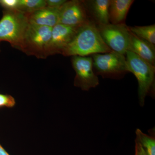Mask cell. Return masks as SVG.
I'll list each match as a JSON object with an SVG mask.
<instances>
[{
  "instance_id": "20",
  "label": "cell",
  "mask_w": 155,
  "mask_h": 155,
  "mask_svg": "<svg viewBox=\"0 0 155 155\" xmlns=\"http://www.w3.org/2000/svg\"><path fill=\"white\" fill-rule=\"evenodd\" d=\"M135 155H147L138 141L135 140Z\"/></svg>"
},
{
  "instance_id": "1",
  "label": "cell",
  "mask_w": 155,
  "mask_h": 155,
  "mask_svg": "<svg viewBox=\"0 0 155 155\" xmlns=\"http://www.w3.org/2000/svg\"><path fill=\"white\" fill-rule=\"evenodd\" d=\"M111 51L101 37L96 25L89 20L80 26L61 54L66 57H85Z\"/></svg>"
},
{
  "instance_id": "4",
  "label": "cell",
  "mask_w": 155,
  "mask_h": 155,
  "mask_svg": "<svg viewBox=\"0 0 155 155\" xmlns=\"http://www.w3.org/2000/svg\"><path fill=\"white\" fill-rule=\"evenodd\" d=\"M94 71L105 78L119 79L128 72L125 55L116 52L91 55Z\"/></svg>"
},
{
  "instance_id": "3",
  "label": "cell",
  "mask_w": 155,
  "mask_h": 155,
  "mask_svg": "<svg viewBox=\"0 0 155 155\" xmlns=\"http://www.w3.org/2000/svg\"><path fill=\"white\" fill-rule=\"evenodd\" d=\"M28 23L27 14L18 10H5L0 20V41L8 42L13 47L22 51Z\"/></svg>"
},
{
  "instance_id": "8",
  "label": "cell",
  "mask_w": 155,
  "mask_h": 155,
  "mask_svg": "<svg viewBox=\"0 0 155 155\" xmlns=\"http://www.w3.org/2000/svg\"><path fill=\"white\" fill-rule=\"evenodd\" d=\"M89 21L83 1H67L59 9L58 24L79 26Z\"/></svg>"
},
{
  "instance_id": "21",
  "label": "cell",
  "mask_w": 155,
  "mask_h": 155,
  "mask_svg": "<svg viewBox=\"0 0 155 155\" xmlns=\"http://www.w3.org/2000/svg\"><path fill=\"white\" fill-rule=\"evenodd\" d=\"M0 155H10L0 144Z\"/></svg>"
},
{
  "instance_id": "13",
  "label": "cell",
  "mask_w": 155,
  "mask_h": 155,
  "mask_svg": "<svg viewBox=\"0 0 155 155\" xmlns=\"http://www.w3.org/2000/svg\"><path fill=\"white\" fill-rule=\"evenodd\" d=\"M133 0H110L109 8V22L112 24H125L128 11Z\"/></svg>"
},
{
  "instance_id": "10",
  "label": "cell",
  "mask_w": 155,
  "mask_h": 155,
  "mask_svg": "<svg viewBox=\"0 0 155 155\" xmlns=\"http://www.w3.org/2000/svg\"><path fill=\"white\" fill-rule=\"evenodd\" d=\"M110 0H86L84 4L88 19L96 25L110 23L109 8Z\"/></svg>"
},
{
  "instance_id": "17",
  "label": "cell",
  "mask_w": 155,
  "mask_h": 155,
  "mask_svg": "<svg viewBox=\"0 0 155 155\" xmlns=\"http://www.w3.org/2000/svg\"><path fill=\"white\" fill-rule=\"evenodd\" d=\"M19 0H0V6L6 11L18 10Z\"/></svg>"
},
{
  "instance_id": "2",
  "label": "cell",
  "mask_w": 155,
  "mask_h": 155,
  "mask_svg": "<svg viewBox=\"0 0 155 155\" xmlns=\"http://www.w3.org/2000/svg\"><path fill=\"white\" fill-rule=\"evenodd\" d=\"M125 56L128 72L133 73L138 81L139 101L143 107L147 96H154L155 67L130 51Z\"/></svg>"
},
{
  "instance_id": "9",
  "label": "cell",
  "mask_w": 155,
  "mask_h": 155,
  "mask_svg": "<svg viewBox=\"0 0 155 155\" xmlns=\"http://www.w3.org/2000/svg\"><path fill=\"white\" fill-rule=\"evenodd\" d=\"M80 26H70L58 24L53 27L48 49V56L61 54L72 40Z\"/></svg>"
},
{
  "instance_id": "15",
  "label": "cell",
  "mask_w": 155,
  "mask_h": 155,
  "mask_svg": "<svg viewBox=\"0 0 155 155\" xmlns=\"http://www.w3.org/2000/svg\"><path fill=\"white\" fill-rule=\"evenodd\" d=\"M130 32L140 38L155 44V25L147 26H128Z\"/></svg>"
},
{
  "instance_id": "14",
  "label": "cell",
  "mask_w": 155,
  "mask_h": 155,
  "mask_svg": "<svg viewBox=\"0 0 155 155\" xmlns=\"http://www.w3.org/2000/svg\"><path fill=\"white\" fill-rule=\"evenodd\" d=\"M150 134H147L143 133L140 129L136 130V140L139 143L147 155H155V137L153 135V129Z\"/></svg>"
},
{
  "instance_id": "6",
  "label": "cell",
  "mask_w": 155,
  "mask_h": 155,
  "mask_svg": "<svg viewBox=\"0 0 155 155\" xmlns=\"http://www.w3.org/2000/svg\"><path fill=\"white\" fill-rule=\"evenodd\" d=\"M104 42L113 51L125 55L128 51L130 31L126 24L96 25Z\"/></svg>"
},
{
  "instance_id": "7",
  "label": "cell",
  "mask_w": 155,
  "mask_h": 155,
  "mask_svg": "<svg viewBox=\"0 0 155 155\" xmlns=\"http://www.w3.org/2000/svg\"><path fill=\"white\" fill-rule=\"evenodd\" d=\"M71 62L76 75L74 84L84 91H88L99 84L97 75L93 69L91 56H72Z\"/></svg>"
},
{
  "instance_id": "18",
  "label": "cell",
  "mask_w": 155,
  "mask_h": 155,
  "mask_svg": "<svg viewBox=\"0 0 155 155\" xmlns=\"http://www.w3.org/2000/svg\"><path fill=\"white\" fill-rule=\"evenodd\" d=\"M15 99L10 95L0 94V107H12L15 106Z\"/></svg>"
},
{
  "instance_id": "11",
  "label": "cell",
  "mask_w": 155,
  "mask_h": 155,
  "mask_svg": "<svg viewBox=\"0 0 155 155\" xmlns=\"http://www.w3.org/2000/svg\"><path fill=\"white\" fill-rule=\"evenodd\" d=\"M132 52L153 66L155 65V45L140 38L130 31L128 51Z\"/></svg>"
},
{
  "instance_id": "5",
  "label": "cell",
  "mask_w": 155,
  "mask_h": 155,
  "mask_svg": "<svg viewBox=\"0 0 155 155\" xmlns=\"http://www.w3.org/2000/svg\"><path fill=\"white\" fill-rule=\"evenodd\" d=\"M52 30L51 27L28 23L24 35L22 51L38 58H47Z\"/></svg>"
},
{
  "instance_id": "19",
  "label": "cell",
  "mask_w": 155,
  "mask_h": 155,
  "mask_svg": "<svg viewBox=\"0 0 155 155\" xmlns=\"http://www.w3.org/2000/svg\"><path fill=\"white\" fill-rule=\"evenodd\" d=\"M66 0H47L46 7L50 8L59 9L67 2Z\"/></svg>"
},
{
  "instance_id": "12",
  "label": "cell",
  "mask_w": 155,
  "mask_h": 155,
  "mask_svg": "<svg viewBox=\"0 0 155 155\" xmlns=\"http://www.w3.org/2000/svg\"><path fill=\"white\" fill-rule=\"evenodd\" d=\"M59 9L50 8L46 7L27 14L28 23L53 28L58 24Z\"/></svg>"
},
{
  "instance_id": "16",
  "label": "cell",
  "mask_w": 155,
  "mask_h": 155,
  "mask_svg": "<svg viewBox=\"0 0 155 155\" xmlns=\"http://www.w3.org/2000/svg\"><path fill=\"white\" fill-rule=\"evenodd\" d=\"M45 7V0H19L18 11L29 14Z\"/></svg>"
}]
</instances>
